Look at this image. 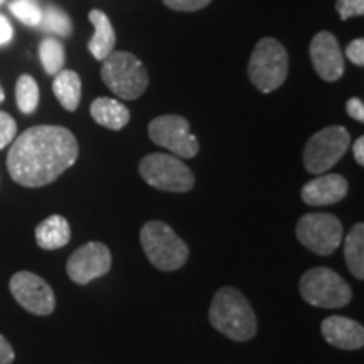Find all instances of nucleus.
<instances>
[{
    "label": "nucleus",
    "mask_w": 364,
    "mask_h": 364,
    "mask_svg": "<svg viewBox=\"0 0 364 364\" xmlns=\"http://www.w3.org/2000/svg\"><path fill=\"white\" fill-rule=\"evenodd\" d=\"M76 136L65 127H31L17 136L7 154L9 174L24 188H43L58 179L78 159Z\"/></svg>",
    "instance_id": "obj_1"
},
{
    "label": "nucleus",
    "mask_w": 364,
    "mask_h": 364,
    "mask_svg": "<svg viewBox=\"0 0 364 364\" xmlns=\"http://www.w3.org/2000/svg\"><path fill=\"white\" fill-rule=\"evenodd\" d=\"M209 322L218 332L236 343L255 338L258 321L252 306L235 287H221L209 307Z\"/></svg>",
    "instance_id": "obj_2"
},
{
    "label": "nucleus",
    "mask_w": 364,
    "mask_h": 364,
    "mask_svg": "<svg viewBox=\"0 0 364 364\" xmlns=\"http://www.w3.org/2000/svg\"><path fill=\"white\" fill-rule=\"evenodd\" d=\"M140 243L149 262L157 270L176 272L186 265L189 258L188 245L162 221H149L140 230Z\"/></svg>",
    "instance_id": "obj_3"
},
{
    "label": "nucleus",
    "mask_w": 364,
    "mask_h": 364,
    "mask_svg": "<svg viewBox=\"0 0 364 364\" xmlns=\"http://www.w3.org/2000/svg\"><path fill=\"white\" fill-rule=\"evenodd\" d=\"M102 80L124 100L139 98L149 86V75L142 61L127 51H115L103 59Z\"/></svg>",
    "instance_id": "obj_4"
},
{
    "label": "nucleus",
    "mask_w": 364,
    "mask_h": 364,
    "mask_svg": "<svg viewBox=\"0 0 364 364\" xmlns=\"http://www.w3.org/2000/svg\"><path fill=\"white\" fill-rule=\"evenodd\" d=\"M299 290L307 304L322 309L344 307L353 299V290L348 282L327 267H316L304 273Z\"/></svg>",
    "instance_id": "obj_5"
},
{
    "label": "nucleus",
    "mask_w": 364,
    "mask_h": 364,
    "mask_svg": "<svg viewBox=\"0 0 364 364\" xmlns=\"http://www.w3.org/2000/svg\"><path fill=\"white\" fill-rule=\"evenodd\" d=\"M248 75L262 93L280 88L289 75V56L284 46L273 38L262 39L250 58Z\"/></svg>",
    "instance_id": "obj_6"
},
{
    "label": "nucleus",
    "mask_w": 364,
    "mask_h": 364,
    "mask_svg": "<svg viewBox=\"0 0 364 364\" xmlns=\"http://www.w3.org/2000/svg\"><path fill=\"white\" fill-rule=\"evenodd\" d=\"M140 176L149 186L167 193H188L194 188V174L179 159L167 154H150L139 166Z\"/></svg>",
    "instance_id": "obj_7"
},
{
    "label": "nucleus",
    "mask_w": 364,
    "mask_h": 364,
    "mask_svg": "<svg viewBox=\"0 0 364 364\" xmlns=\"http://www.w3.org/2000/svg\"><path fill=\"white\" fill-rule=\"evenodd\" d=\"M349 147V132L344 127H327L309 139L304 149V166L311 174H324L334 167Z\"/></svg>",
    "instance_id": "obj_8"
},
{
    "label": "nucleus",
    "mask_w": 364,
    "mask_h": 364,
    "mask_svg": "<svg viewBox=\"0 0 364 364\" xmlns=\"http://www.w3.org/2000/svg\"><path fill=\"white\" fill-rule=\"evenodd\" d=\"M297 238L312 253H334L343 243V223L329 213H309L297 223Z\"/></svg>",
    "instance_id": "obj_9"
},
{
    "label": "nucleus",
    "mask_w": 364,
    "mask_h": 364,
    "mask_svg": "<svg viewBox=\"0 0 364 364\" xmlns=\"http://www.w3.org/2000/svg\"><path fill=\"white\" fill-rule=\"evenodd\" d=\"M149 136L154 144L169 149L182 159H193L199 152V142L191 132V125L179 115H164L150 122Z\"/></svg>",
    "instance_id": "obj_10"
},
{
    "label": "nucleus",
    "mask_w": 364,
    "mask_h": 364,
    "mask_svg": "<svg viewBox=\"0 0 364 364\" xmlns=\"http://www.w3.org/2000/svg\"><path fill=\"white\" fill-rule=\"evenodd\" d=\"M11 292L17 304L34 316H49L56 309L53 289L33 272H17L11 279Z\"/></svg>",
    "instance_id": "obj_11"
},
{
    "label": "nucleus",
    "mask_w": 364,
    "mask_h": 364,
    "mask_svg": "<svg viewBox=\"0 0 364 364\" xmlns=\"http://www.w3.org/2000/svg\"><path fill=\"white\" fill-rule=\"evenodd\" d=\"M112 268V252L100 241H90L71 255L66 263L68 277L75 284L86 285L107 275Z\"/></svg>",
    "instance_id": "obj_12"
},
{
    "label": "nucleus",
    "mask_w": 364,
    "mask_h": 364,
    "mask_svg": "<svg viewBox=\"0 0 364 364\" xmlns=\"http://www.w3.org/2000/svg\"><path fill=\"white\" fill-rule=\"evenodd\" d=\"M314 70L324 81H338L344 75V58L338 39L331 33L314 36L311 44Z\"/></svg>",
    "instance_id": "obj_13"
},
{
    "label": "nucleus",
    "mask_w": 364,
    "mask_h": 364,
    "mask_svg": "<svg viewBox=\"0 0 364 364\" xmlns=\"http://www.w3.org/2000/svg\"><path fill=\"white\" fill-rule=\"evenodd\" d=\"M321 331L327 343L344 351H356L364 346V327L349 317H327L322 322Z\"/></svg>",
    "instance_id": "obj_14"
},
{
    "label": "nucleus",
    "mask_w": 364,
    "mask_h": 364,
    "mask_svg": "<svg viewBox=\"0 0 364 364\" xmlns=\"http://www.w3.org/2000/svg\"><path fill=\"white\" fill-rule=\"evenodd\" d=\"M348 181L341 174H327L307 182L300 196L309 206H331L343 201L348 194Z\"/></svg>",
    "instance_id": "obj_15"
},
{
    "label": "nucleus",
    "mask_w": 364,
    "mask_h": 364,
    "mask_svg": "<svg viewBox=\"0 0 364 364\" xmlns=\"http://www.w3.org/2000/svg\"><path fill=\"white\" fill-rule=\"evenodd\" d=\"M90 21L95 26V34L90 41L88 48L95 59L103 61L105 58L110 56L113 48H115V31H113L112 22L107 17V14L98 11V9L90 12Z\"/></svg>",
    "instance_id": "obj_16"
},
{
    "label": "nucleus",
    "mask_w": 364,
    "mask_h": 364,
    "mask_svg": "<svg viewBox=\"0 0 364 364\" xmlns=\"http://www.w3.org/2000/svg\"><path fill=\"white\" fill-rule=\"evenodd\" d=\"M71 240V228L66 218L54 215L36 228V241L43 250H58L66 247Z\"/></svg>",
    "instance_id": "obj_17"
},
{
    "label": "nucleus",
    "mask_w": 364,
    "mask_h": 364,
    "mask_svg": "<svg viewBox=\"0 0 364 364\" xmlns=\"http://www.w3.org/2000/svg\"><path fill=\"white\" fill-rule=\"evenodd\" d=\"M91 117L98 125L110 130H122L129 124L130 112L125 105L113 98H98L91 103Z\"/></svg>",
    "instance_id": "obj_18"
},
{
    "label": "nucleus",
    "mask_w": 364,
    "mask_h": 364,
    "mask_svg": "<svg viewBox=\"0 0 364 364\" xmlns=\"http://www.w3.org/2000/svg\"><path fill=\"white\" fill-rule=\"evenodd\" d=\"M53 91L56 95L58 102L68 112H75L81 102V80L78 73L71 70L59 71L53 83Z\"/></svg>",
    "instance_id": "obj_19"
},
{
    "label": "nucleus",
    "mask_w": 364,
    "mask_h": 364,
    "mask_svg": "<svg viewBox=\"0 0 364 364\" xmlns=\"http://www.w3.org/2000/svg\"><path fill=\"white\" fill-rule=\"evenodd\" d=\"M344 258L358 280L364 279V225L358 223L344 240Z\"/></svg>",
    "instance_id": "obj_20"
},
{
    "label": "nucleus",
    "mask_w": 364,
    "mask_h": 364,
    "mask_svg": "<svg viewBox=\"0 0 364 364\" xmlns=\"http://www.w3.org/2000/svg\"><path fill=\"white\" fill-rule=\"evenodd\" d=\"M16 100L17 107L22 113L31 115L36 112L39 103V86L36 80L29 75H22L16 85Z\"/></svg>",
    "instance_id": "obj_21"
},
{
    "label": "nucleus",
    "mask_w": 364,
    "mask_h": 364,
    "mask_svg": "<svg viewBox=\"0 0 364 364\" xmlns=\"http://www.w3.org/2000/svg\"><path fill=\"white\" fill-rule=\"evenodd\" d=\"M39 58L48 75H58L65 66V48L58 39L48 38L39 46Z\"/></svg>",
    "instance_id": "obj_22"
},
{
    "label": "nucleus",
    "mask_w": 364,
    "mask_h": 364,
    "mask_svg": "<svg viewBox=\"0 0 364 364\" xmlns=\"http://www.w3.org/2000/svg\"><path fill=\"white\" fill-rule=\"evenodd\" d=\"M41 26H43L46 31H49V33L61 36V38H70L71 31H73V24H71L70 17H68L66 14L61 11V9H58L54 6H49L43 12Z\"/></svg>",
    "instance_id": "obj_23"
},
{
    "label": "nucleus",
    "mask_w": 364,
    "mask_h": 364,
    "mask_svg": "<svg viewBox=\"0 0 364 364\" xmlns=\"http://www.w3.org/2000/svg\"><path fill=\"white\" fill-rule=\"evenodd\" d=\"M11 12L27 26H39L43 19V11L33 0H14L11 4Z\"/></svg>",
    "instance_id": "obj_24"
},
{
    "label": "nucleus",
    "mask_w": 364,
    "mask_h": 364,
    "mask_svg": "<svg viewBox=\"0 0 364 364\" xmlns=\"http://www.w3.org/2000/svg\"><path fill=\"white\" fill-rule=\"evenodd\" d=\"M17 124L16 120L6 112H0V150L7 147L16 139Z\"/></svg>",
    "instance_id": "obj_25"
},
{
    "label": "nucleus",
    "mask_w": 364,
    "mask_h": 364,
    "mask_svg": "<svg viewBox=\"0 0 364 364\" xmlns=\"http://www.w3.org/2000/svg\"><path fill=\"white\" fill-rule=\"evenodd\" d=\"M341 21H348L351 17L363 16L364 14V0H338L336 4Z\"/></svg>",
    "instance_id": "obj_26"
},
{
    "label": "nucleus",
    "mask_w": 364,
    "mask_h": 364,
    "mask_svg": "<svg viewBox=\"0 0 364 364\" xmlns=\"http://www.w3.org/2000/svg\"><path fill=\"white\" fill-rule=\"evenodd\" d=\"M211 0H164L167 7L179 12H194L209 6Z\"/></svg>",
    "instance_id": "obj_27"
},
{
    "label": "nucleus",
    "mask_w": 364,
    "mask_h": 364,
    "mask_svg": "<svg viewBox=\"0 0 364 364\" xmlns=\"http://www.w3.org/2000/svg\"><path fill=\"white\" fill-rule=\"evenodd\" d=\"M346 56L351 59L354 65L363 66L364 65V41L354 39L353 43L346 48Z\"/></svg>",
    "instance_id": "obj_28"
},
{
    "label": "nucleus",
    "mask_w": 364,
    "mask_h": 364,
    "mask_svg": "<svg viewBox=\"0 0 364 364\" xmlns=\"http://www.w3.org/2000/svg\"><path fill=\"white\" fill-rule=\"evenodd\" d=\"M346 108H348V115L354 118V120L358 122H364V105L361 100L358 98H351L346 105Z\"/></svg>",
    "instance_id": "obj_29"
},
{
    "label": "nucleus",
    "mask_w": 364,
    "mask_h": 364,
    "mask_svg": "<svg viewBox=\"0 0 364 364\" xmlns=\"http://www.w3.org/2000/svg\"><path fill=\"white\" fill-rule=\"evenodd\" d=\"M14 358H16V354H14L12 346L0 334V364H12Z\"/></svg>",
    "instance_id": "obj_30"
},
{
    "label": "nucleus",
    "mask_w": 364,
    "mask_h": 364,
    "mask_svg": "<svg viewBox=\"0 0 364 364\" xmlns=\"http://www.w3.org/2000/svg\"><path fill=\"white\" fill-rule=\"evenodd\" d=\"M12 34H14V31H12L11 22L7 21V17L0 16V46L11 43Z\"/></svg>",
    "instance_id": "obj_31"
},
{
    "label": "nucleus",
    "mask_w": 364,
    "mask_h": 364,
    "mask_svg": "<svg viewBox=\"0 0 364 364\" xmlns=\"http://www.w3.org/2000/svg\"><path fill=\"white\" fill-rule=\"evenodd\" d=\"M353 154L359 166H364V136H359L356 142H354Z\"/></svg>",
    "instance_id": "obj_32"
},
{
    "label": "nucleus",
    "mask_w": 364,
    "mask_h": 364,
    "mask_svg": "<svg viewBox=\"0 0 364 364\" xmlns=\"http://www.w3.org/2000/svg\"><path fill=\"white\" fill-rule=\"evenodd\" d=\"M4 98H6V93H4V88L0 86V102H4Z\"/></svg>",
    "instance_id": "obj_33"
},
{
    "label": "nucleus",
    "mask_w": 364,
    "mask_h": 364,
    "mask_svg": "<svg viewBox=\"0 0 364 364\" xmlns=\"http://www.w3.org/2000/svg\"><path fill=\"white\" fill-rule=\"evenodd\" d=\"M0 4H4V0H0Z\"/></svg>",
    "instance_id": "obj_34"
}]
</instances>
